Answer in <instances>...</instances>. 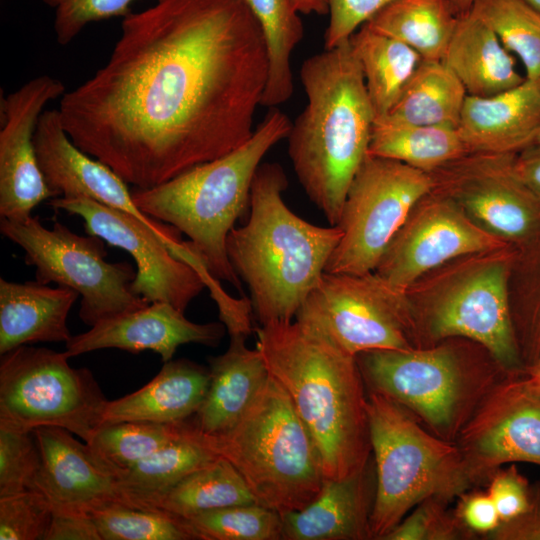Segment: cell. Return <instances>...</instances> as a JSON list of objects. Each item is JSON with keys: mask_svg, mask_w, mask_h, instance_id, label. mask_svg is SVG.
I'll use <instances>...</instances> for the list:
<instances>
[{"mask_svg": "<svg viewBox=\"0 0 540 540\" xmlns=\"http://www.w3.org/2000/svg\"><path fill=\"white\" fill-rule=\"evenodd\" d=\"M267 78L246 0H157L123 16L107 62L57 110L78 148L149 189L247 142Z\"/></svg>", "mask_w": 540, "mask_h": 540, "instance_id": "obj_1", "label": "cell"}, {"mask_svg": "<svg viewBox=\"0 0 540 540\" xmlns=\"http://www.w3.org/2000/svg\"><path fill=\"white\" fill-rule=\"evenodd\" d=\"M256 349L318 448L326 479L362 471L371 451L366 385L356 356L297 322L256 329Z\"/></svg>", "mask_w": 540, "mask_h": 540, "instance_id": "obj_2", "label": "cell"}, {"mask_svg": "<svg viewBox=\"0 0 540 540\" xmlns=\"http://www.w3.org/2000/svg\"><path fill=\"white\" fill-rule=\"evenodd\" d=\"M300 80L307 104L291 124L288 154L306 195L334 226L375 121L350 38L307 58Z\"/></svg>", "mask_w": 540, "mask_h": 540, "instance_id": "obj_3", "label": "cell"}, {"mask_svg": "<svg viewBox=\"0 0 540 540\" xmlns=\"http://www.w3.org/2000/svg\"><path fill=\"white\" fill-rule=\"evenodd\" d=\"M287 175L279 163L258 167L251 186L250 214L226 241L230 263L250 292L261 325L292 321L325 272L342 231L296 215L284 202Z\"/></svg>", "mask_w": 540, "mask_h": 540, "instance_id": "obj_4", "label": "cell"}, {"mask_svg": "<svg viewBox=\"0 0 540 540\" xmlns=\"http://www.w3.org/2000/svg\"><path fill=\"white\" fill-rule=\"evenodd\" d=\"M291 124L277 107L269 108L243 145L158 186L133 189V200L148 216L185 234L215 280L241 291V280L227 255V237L250 207L253 178L263 157L287 138Z\"/></svg>", "mask_w": 540, "mask_h": 540, "instance_id": "obj_5", "label": "cell"}, {"mask_svg": "<svg viewBox=\"0 0 540 540\" xmlns=\"http://www.w3.org/2000/svg\"><path fill=\"white\" fill-rule=\"evenodd\" d=\"M186 431L236 468L258 504L280 514L307 506L326 480L312 435L270 375L231 428L206 435L189 418Z\"/></svg>", "mask_w": 540, "mask_h": 540, "instance_id": "obj_6", "label": "cell"}, {"mask_svg": "<svg viewBox=\"0 0 540 540\" xmlns=\"http://www.w3.org/2000/svg\"><path fill=\"white\" fill-rule=\"evenodd\" d=\"M367 414L376 485L371 539H384L420 502L451 500L473 481L457 445L433 436L391 398L369 391Z\"/></svg>", "mask_w": 540, "mask_h": 540, "instance_id": "obj_7", "label": "cell"}, {"mask_svg": "<svg viewBox=\"0 0 540 540\" xmlns=\"http://www.w3.org/2000/svg\"><path fill=\"white\" fill-rule=\"evenodd\" d=\"M65 352L23 345L1 355L0 428L59 427L87 442L108 400L92 372L73 368Z\"/></svg>", "mask_w": 540, "mask_h": 540, "instance_id": "obj_8", "label": "cell"}, {"mask_svg": "<svg viewBox=\"0 0 540 540\" xmlns=\"http://www.w3.org/2000/svg\"><path fill=\"white\" fill-rule=\"evenodd\" d=\"M0 232L24 251L35 267L36 281L75 290L81 296L79 317L88 326L147 306L131 283L137 270L128 262H108L104 240L82 236L56 221L51 229L39 217L1 219Z\"/></svg>", "mask_w": 540, "mask_h": 540, "instance_id": "obj_9", "label": "cell"}, {"mask_svg": "<svg viewBox=\"0 0 540 540\" xmlns=\"http://www.w3.org/2000/svg\"><path fill=\"white\" fill-rule=\"evenodd\" d=\"M434 187L430 173L367 154L349 186L337 224L342 236L325 272H374L412 210Z\"/></svg>", "mask_w": 540, "mask_h": 540, "instance_id": "obj_10", "label": "cell"}, {"mask_svg": "<svg viewBox=\"0 0 540 540\" xmlns=\"http://www.w3.org/2000/svg\"><path fill=\"white\" fill-rule=\"evenodd\" d=\"M356 358L369 391L414 412L447 441L460 433L472 408L486 395L480 392L488 382L471 380L458 356L445 346L372 350Z\"/></svg>", "mask_w": 540, "mask_h": 540, "instance_id": "obj_11", "label": "cell"}, {"mask_svg": "<svg viewBox=\"0 0 540 540\" xmlns=\"http://www.w3.org/2000/svg\"><path fill=\"white\" fill-rule=\"evenodd\" d=\"M295 320L326 337L346 353L411 349L404 297L374 272H324L299 308Z\"/></svg>", "mask_w": 540, "mask_h": 540, "instance_id": "obj_12", "label": "cell"}, {"mask_svg": "<svg viewBox=\"0 0 540 540\" xmlns=\"http://www.w3.org/2000/svg\"><path fill=\"white\" fill-rule=\"evenodd\" d=\"M515 155L468 153L431 174L434 189L482 229L526 245L540 233V202L518 177Z\"/></svg>", "mask_w": 540, "mask_h": 540, "instance_id": "obj_13", "label": "cell"}, {"mask_svg": "<svg viewBox=\"0 0 540 540\" xmlns=\"http://www.w3.org/2000/svg\"><path fill=\"white\" fill-rule=\"evenodd\" d=\"M506 245L474 223L449 196L433 189L412 210L374 273L404 297L421 275L448 260Z\"/></svg>", "mask_w": 540, "mask_h": 540, "instance_id": "obj_14", "label": "cell"}, {"mask_svg": "<svg viewBox=\"0 0 540 540\" xmlns=\"http://www.w3.org/2000/svg\"><path fill=\"white\" fill-rule=\"evenodd\" d=\"M49 205L80 216L86 234L128 252L136 263L132 291L148 303L167 302L184 312L207 287L201 273L182 260L145 224L118 209L94 200L55 197Z\"/></svg>", "mask_w": 540, "mask_h": 540, "instance_id": "obj_15", "label": "cell"}, {"mask_svg": "<svg viewBox=\"0 0 540 540\" xmlns=\"http://www.w3.org/2000/svg\"><path fill=\"white\" fill-rule=\"evenodd\" d=\"M457 446L473 483L502 464L540 466V390L519 374L492 386L460 431Z\"/></svg>", "mask_w": 540, "mask_h": 540, "instance_id": "obj_16", "label": "cell"}, {"mask_svg": "<svg viewBox=\"0 0 540 540\" xmlns=\"http://www.w3.org/2000/svg\"><path fill=\"white\" fill-rule=\"evenodd\" d=\"M509 264L496 261L459 280L435 304L430 318L437 338L465 337L481 344L510 374L523 364L508 296Z\"/></svg>", "mask_w": 540, "mask_h": 540, "instance_id": "obj_17", "label": "cell"}, {"mask_svg": "<svg viewBox=\"0 0 540 540\" xmlns=\"http://www.w3.org/2000/svg\"><path fill=\"white\" fill-rule=\"evenodd\" d=\"M34 147L46 184L57 197L88 198L125 212L150 228L177 257L186 251L181 232L135 204L127 183L110 167L92 159L70 139L57 109L45 110L34 133Z\"/></svg>", "mask_w": 540, "mask_h": 540, "instance_id": "obj_18", "label": "cell"}, {"mask_svg": "<svg viewBox=\"0 0 540 540\" xmlns=\"http://www.w3.org/2000/svg\"><path fill=\"white\" fill-rule=\"evenodd\" d=\"M64 93L59 79L40 75L1 98V219L25 220L41 202L57 197L43 177L33 138L45 106Z\"/></svg>", "mask_w": 540, "mask_h": 540, "instance_id": "obj_19", "label": "cell"}, {"mask_svg": "<svg viewBox=\"0 0 540 540\" xmlns=\"http://www.w3.org/2000/svg\"><path fill=\"white\" fill-rule=\"evenodd\" d=\"M33 433L41 465L31 489L45 496L53 512L90 514L115 503L130 505L117 476L96 458L86 442L59 427H39Z\"/></svg>", "mask_w": 540, "mask_h": 540, "instance_id": "obj_20", "label": "cell"}, {"mask_svg": "<svg viewBox=\"0 0 540 540\" xmlns=\"http://www.w3.org/2000/svg\"><path fill=\"white\" fill-rule=\"evenodd\" d=\"M225 329L222 322L195 323L167 302H152L138 310L103 320L86 332L72 335L64 352L71 358L105 348L130 353L150 350L167 362L184 344L217 346Z\"/></svg>", "mask_w": 540, "mask_h": 540, "instance_id": "obj_21", "label": "cell"}, {"mask_svg": "<svg viewBox=\"0 0 540 540\" xmlns=\"http://www.w3.org/2000/svg\"><path fill=\"white\" fill-rule=\"evenodd\" d=\"M457 129L469 153L518 154L540 130L539 82L526 78L492 96L467 95Z\"/></svg>", "mask_w": 540, "mask_h": 540, "instance_id": "obj_22", "label": "cell"}, {"mask_svg": "<svg viewBox=\"0 0 540 540\" xmlns=\"http://www.w3.org/2000/svg\"><path fill=\"white\" fill-rule=\"evenodd\" d=\"M367 466L343 479H326L311 503L300 510L281 514L282 539H371L369 520L374 494Z\"/></svg>", "mask_w": 540, "mask_h": 540, "instance_id": "obj_23", "label": "cell"}, {"mask_svg": "<svg viewBox=\"0 0 540 540\" xmlns=\"http://www.w3.org/2000/svg\"><path fill=\"white\" fill-rule=\"evenodd\" d=\"M80 295L35 281L0 279V355L35 342H67L69 312Z\"/></svg>", "mask_w": 540, "mask_h": 540, "instance_id": "obj_24", "label": "cell"}, {"mask_svg": "<svg viewBox=\"0 0 540 540\" xmlns=\"http://www.w3.org/2000/svg\"><path fill=\"white\" fill-rule=\"evenodd\" d=\"M210 384V369L188 359L164 362L145 386L107 402L102 423L148 421L177 423L193 417Z\"/></svg>", "mask_w": 540, "mask_h": 540, "instance_id": "obj_25", "label": "cell"}, {"mask_svg": "<svg viewBox=\"0 0 540 540\" xmlns=\"http://www.w3.org/2000/svg\"><path fill=\"white\" fill-rule=\"evenodd\" d=\"M229 337L227 350L209 358V388L201 407L190 418L202 434L216 435L231 428L269 377L260 352L246 346L247 337Z\"/></svg>", "mask_w": 540, "mask_h": 540, "instance_id": "obj_26", "label": "cell"}, {"mask_svg": "<svg viewBox=\"0 0 540 540\" xmlns=\"http://www.w3.org/2000/svg\"><path fill=\"white\" fill-rule=\"evenodd\" d=\"M442 61L471 96H492L526 79L517 70L515 56L471 11L459 16Z\"/></svg>", "mask_w": 540, "mask_h": 540, "instance_id": "obj_27", "label": "cell"}, {"mask_svg": "<svg viewBox=\"0 0 540 540\" xmlns=\"http://www.w3.org/2000/svg\"><path fill=\"white\" fill-rule=\"evenodd\" d=\"M375 120L386 117L423 60L413 48L363 24L351 37Z\"/></svg>", "mask_w": 540, "mask_h": 540, "instance_id": "obj_28", "label": "cell"}, {"mask_svg": "<svg viewBox=\"0 0 540 540\" xmlns=\"http://www.w3.org/2000/svg\"><path fill=\"white\" fill-rule=\"evenodd\" d=\"M457 127L374 121L368 154L433 173L468 154Z\"/></svg>", "mask_w": 540, "mask_h": 540, "instance_id": "obj_29", "label": "cell"}, {"mask_svg": "<svg viewBox=\"0 0 540 540\" xmlns=\"http://www.w3.org/2000/svg\"><path fill=\"white\" fill-rule=\"evenodd\" d=\"M458 19L451 0H394L365 25L402 41L423 59L442 60Z\"/></svg>", "mask_w": 540, "mask_h": 540, "instance_id": "obj_30", "label": "cell"}, {"mask_svg": "<svg viewBox=\"0 0 540 540\" xmlns=\"http://www.w3.org/2000/svg\"><path fill=\"white\" fill-rule=\"evenodd\" d=\"M467 95L460 80L442 60L423 59L389 114L381 119L457 127Z\"/></svg>", "mask_w": 540, "mask_h": 540, "instance_id": "obj_31", "label": "cell"}, {"mask_svg": "<svg viewBox=\"0 0 540 540\" xmlns=\"http://www.w3.org/2000/svg\"><path fill=\"white\" fill-rule=\"evenodd\" d=\"M251 503L257 501L243 477L228 460L219 456L139 508L161 510L184 519L209 510Z\"/></svg>", "mask_w": 540, "mask_h": 540, "instance_id": "obj_32", "label": "cell"}, {"mask_svg": "<svg viewBox=\"0 0 540 540\" xmlns=\"http://www.w3.org/2000/svg\"><path fill=\"white\" fill-rule=\"evenodd\" d=\"M264 35L268 78L261 106L277 107L294 91L290 58L304 28L293 0H246Z\"/></svg>", "mask_w": 540, "mask_h": 540, "instance_id": "obj_33", "label": "cell"}, {"mask_svg": "<svg viewBox=\"0 0 540 540\" xmlns=\"http://www.w3.org/2000/svg\"><path fill=\"white\" fill-rule=\"evenodd\" d=\"M218 457L187 434L185 421L181 438L124 472L118 479L119 485L130 505L141 507Z\"/></svg>", "mask_w": 540, "mask_h": 540, "instance_id": "obj_34", "label": "cell"}, {"mask_svg": "<svg viewBox=\"0 0 540 540\" xmlns=\"http://www.w3.org/2000/svg\"><path fill=\"white\" fill-rule=\"evenodd\" d=\"M185 421L103 424L86 443L96 458L119 479L138 462L181 438Z\"/></svg>", "mask_w": 540, "mask_h": 540, "instance_id": "obj_35", "label": "cell"}, {"mask_svg": "<svg viewBox=\"0 0 540 540\" xmlns=\"http://www.w3.org/2000/svg\"><path fill=\"white\" fill-rule=\"evenodd\" d=\"M523 64L525 77L540 79V12L523 0H475L470 10Z\"/></svg>", "mask_w": 540, "mask_h": 540, "instance_id": "obj_36", "label": "cell"}, {"mask_svg": "<svg viewBox=\"0 0 540 540\" xmlns=\"http://www.w3.org/2000/svg\"><path fill=\"white\" fill-rule=\"evenodd\" d=\"M182 520L196 540L282 539L281 514L258 503L209 510Z\"/></svg>", "mask_w": 540, "mask_h": 540, "instance_id": "obj_37", "label": "cell"}, {"mask_svg": "<svg viewBox=\"0 0 540 540\" xmlns=\"http://www.w3.org/2000/svg\"><path fill=\"white\" fill-rule=\"evenodd\" d=\"M90 515L102 540H192L182 519L161 510L115 503Z\"/></svg>", "mask_w": 540, "mask_h": 540, "instance_id": "obj_38", "label": "cell"}, {"mask_svg": "<svg viewBox=\"0 0 540 540\" xmlns=\"http://www.w3.org/2000/svg\"><path fill=\"white\" fill-rule=\"evenodd\" d=\"M40 465L33 431L0 428V497L31 489Z\"/></svg>", "mask_w": 540, "mask_h": 540, "instance_id": "obj_39", "label": "cell"}, {"mask_svg": "<svg viewBox=\"0 0 540 540\" xmlns=\"http://www.w3.org/2000/svg\"><path fill=\"white\" fill-rule=\"evenodd\" d=\"M53 509L34 489L0 497L1 540H44Z\"/></svg>", "mask_w": 540, "mask_h": 540, "instance_id": "obj_40", "label": "cell"}, {"mask_svg": "<svg viewBox=\"0 0 540 540\" xmlns=\"http://www.w3.org/2000/svg\"><path fill=\"white\" fill-rule=\"evenodd\" d=\"M447 502L437 497L423 500L383 540H454L470 535L456 514L447 511Z\"/></svg>", "mask_w": 540, "mask_h": 540, "instance_id": "obj_41", "label": "cell"}, {"mask_svg": "<svg viewBox=\"0 0 540 540\" xmlns=\"http://www.w3.org/2000/svg\"><path fill=\"white\" fill-rule=\"evenodd\" d=\"M135 0H43L54 9V32L58 44L71 43L90 23L125 16Z\"/></svg>", "mask_w": 540, "mask_h": 540, "instance_id": "obj_42", "label": "cell"}, {"mask_svg": "<svg viewBox=\"0 0 540 540\" xmlns=\"http://www.w3.org/2000/svg\"><path fill=\"white\" fill-rule=\"evenodd\" d=\"M394 0H329L324 49L348 40L363 24Z\"/></svg>", "mask_w": 540, "mask_h": 540, "instance_id": "obj_43", "label": "cell"}, {"mask_svg": "<svg viewBox=\"0 0 540 540\" xmlns=\"http://www.w3.org/2000/svg\"><path fill=\"white\" fill-rule=\"evenodd\" d=\"M501 522L510 520L530 505L534 489L529 487L527 479L515 465L496 471L491 476L488 492Z\"/></svg>", "mask_w": 540, "mask_h": 540, "instance_id": "obj_44", "label": "cell"}, {"mask_svg": "<svg viewBox=\"0 0 540 540\" xmlns=\"http://www.w3.org/2000/svg\"><path fill=\"white\" fill-rule=\"evenodd\" d=\"M455 514L471 534L489 535L501 523L495 504L488 493L464 492L460 495Z\"/></svg>", "mask_w": 540, "mask_h": 540, "instance_id": "obj_45", "label": "cell"}, {"mask_svg": "<svg viewBox=\"0 0 540 540\" xmlns=\"http://www.w3.org/2000/svg\"><path fill=\"white\" fill-rule=\"evenodd\" d=\"M44 540H102L89 513L61 511L53 517Z\"/></svg>", "mask_w": 540, "mask_h": 540, "instance_id": "obj_46", "label": "cell"}, {"mask_svg": "<svg viewBox=\"0 0 540 540\" xmlns=\"http://www.w3.org/2000/svg\"><path fill=\"white\" fill-rule=\"evenodd\" d=\"M488 536L495 540H540V489H534L532 501L524 512L501 522Z\"/></svg>", "mask_w": 540, "mask_h": 540, "instance_id": "obj_47", "label": "cell"}, {"mask_svg": "<svg viewBox=\"0 0 540 540\" xmlns=\"http://www.w3.org/2000/svg\"><path fill=\"white\" fill-rule=\"evenodd\" d=\"M515 171L540 202V143H535L515 155Z\"/></svg>", "mask_w": 540, "mask_h": 540, "instance_id": "obj_48", "label": "cell"}, {"mask_svg": "<svg viewBox=\"0 0 540 540\" xmlns=\"http://www.w3.org/2000/svg\"><path fill=\"white\" fill-rule=\"evenodd\" d=\"M296 9L302 14H329V0H293Z\"/></svg>", "mask_w": 540, "mask_h": 540, "instance_id": "obj_49", "label": "cell"}, {"mask_svg": "<svg viewBox=\"0 0 540 540\" xmlns=\"http://www.w3.org/2000/svg\"><path fill=\"white\" fill-rule=\"evenodd\" d=\"M529 243L534 245L537 248L538 252L540 253V233ZM539 285H540V281H539ZM534 339H535V345H536V353H535V358H536L540 352V290H539V294L537 298L535 318H534Z\"/></svg>", "mask_w": 540, "mask_h": 540, "instance_id": "obj_50", "label": "cell"}, {"mask_svg": "<svg viewBox=\"0 0 540 540\" xmlns=\"http://www.w3.org/2000/svg\"><path fill=\"white\" fill-rule=\"evenodd\" d=\"M527 379L540 390V352L525 370Z\"/></svg>", "mask_w": 540, "mask_h": 540, "instance_id": "obj_51", "label": "cell"}, {"mask_svg": "<svg viewBox=\"0 0 540 540\" xmlns=\"http://www.w3.org/2000/svg\"><path fill=\"white\" fill-rule=\"evenodd\" d=\"M451 1L459 16L468 13L472 8L473 3L475 2V0H451Z\"/></svg>", "mask_w": 540, "mask_h": 540, "instance_id": "obj_52", "label": "cell"}, {"mask_svg": "<svg viewBox=\"0 0 540 540\" xmlns=\"http://www.w3.org/2000/svg\"><path fill=\"white\" fill-rule=\"evenodd\" d=\"M540 12V0H523Z\"/></svg>", "mask_w": 540, "mask_h": 540, "instance_id": "obj_53", "label": "cell"}, {"mask_svg": "<svg viewBox=\"0 0 540 540\" xmlns=\"http://www.w3.org/2000/svg\"><path fill=\"white\" fill-rule=\"evenodd\" d=\"M536 143H540V130H539V133L537 135Z\"/></svg>", "mask_w": 540, "mask_h": 540, "instance_id": "obj_54", "label": "cell"}, {"mask_svg": "<svg viewBox=\"0 0 540 540\" xmlns=\"http://www.w3.org/2000/svg\"><path fill=\"white\" fill-rule=\"evenodd\" d=\"M539 84H540V79L538 80Z\"/></svg>", "mask_w": 540, "mask_h": 540, "instance_id": "obj_55", "label": "cell"}]
</instances>
